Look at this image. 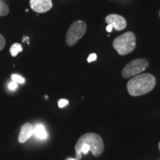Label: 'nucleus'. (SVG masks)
Here are the masks:
<instances>
[{
  "mask_svg": "<svg viewBox=\"0 0 160 160\" xmlns=\"http://www.w3.org/2000/svg\"><path fill=\"white\" fill-rule=\"evenodd\" d=\"M157 79L151 73H142L132 77L127 83V89L132 97H139L154 89Z\"/></svg>",
  "mask_w": 160,
  "mask_h": 160,
  "instance_id": "1",
  "label": "nucleus"
},
{
  "mask_svg": "<svg viewBox=\"0 0 160 160\" xmlns=\"http://www.w3.org/2000/svg\"><path fill=\"white\" fill-rule=\"evenodd\" d=\"M83 144H88L90 146V150L92 152V154L95 157H99L103 153L104 148H105L103 140L99 135L94 133H85L78 139L75 146L77 160L82 158V153L79 151L80 148Z\"/></svg>",
  "mask_w": 160,
  "mask_h": 160,
  "instance_id": "2",
  "label": "nucleus"
},
{
  "mask_svg": "<svg viewBox=\"0 0 160 160\" xmlns=\"http://www.w3.org/2000/svg\"><path fill=\"white\" fill-rule=\"evenodd\" d=\"M137 45V37L131 31L119 36L113 42V47L120 56L129 54L134 51Z\"/></svg>",
  "mask_w": 160,
  "mask_h": 160,
  "instance_id": "3",
  "label": "nucleus"
},
{
  "mask_svg": "<svg viewBox=\"0 0 160 160\" xmlns=\"http://www.w3.org/2000/svg\"><path fill=\"white\" fill-rule=\"evenodd\" d=\"M87 31V25L85 22L77 20L73 22L68 30L66 34V44L70 47H72L82 39L85 34Z\"/></svg>",
  "mask_w": 160,
  "mask_h": 160,
  "instance_id": "4",
  "label": "nucleus"
},
{
  "mask_svg": "<svg viewBox=\"0 0 160 160\" xmlns=\"http://www.w3.org/2000/svg\"><path fill=\"white\" fill-rule=\"evenodd\" d=\"M149 65V62L146 59L139 58L131 60L124 68L122 71V76L125 79L133 77L145 71Z\"/></svg>",
  "mask_w": 160,
  "mask_h": 160,
  "instance_id": "5",
  "label": "nucleus"
},
{
  "mask_svg": "<svg viewBox=\"0 0 160 160\" xmlns=\"http://www.w3.org/2000/svg\"><path fill=\"white\" fill-rule=\"evenodd\" d=\"M108 25H111L116 31H122L127 27V22L125 18L118 14H110L105 18Z\"/></svg>",
  "mask_w": 160,
  "mask_h": 160,
  "instance_id": "6",
  "label": "nucleus"
},
{
  "mask_svg": "<svg viewBox=\"0 0 160 160\" xmlns=\"http://www.w3.org/2000/svg\"><path fill=\"white\" fill-rule=\"evenodd\" d=\"M30 5L33 11L43 13L52 8L53 3L52 0H30Z\"/></svg>",
  "mask_w": 160,
  "mask_h": 160,
  "instance_id": "7",
  "label": "nucleus"
},
{
  "mask_svg": "<svg viewBox=\"0 0 160 160\" xmlns=\"http://www.w3.org/2000/svg\"><path fill=\"white\" fill-rule=\"evenodd\" d=\"M34 127L31 123H25L21 127L18 140L20 143H24L33 134Z\"/></svg>",
  "mask_w": 160,
  "mask_h": 160,
  "instance_id": "8",
  "label": "nucleus"
},
{
  "mask_svg": "<svg viewBox=\"0 0 160 160\" xmlns=\"http://www.w3.org/2000/svg\"><path fill=\"white\" fill-rule=\"evenodd\" d=\"M33 134L40 139H45L48 137L47 132L42 125H38L36 126L33 130Z\"/></svg>",
  "mask_w": 160,
  "mask_h": 160,
  "instance_id": "9",
  "label": "nucleus"
},
{
  "mask_svg": "<svg viewBox=\"0 0 160 160\" xmlns=\"http://www.w3.org/2000/svg\"><path fill=\"white\" fill-rule=\"evenodd\" d=\"M22 51V47L19 43H14L10 48V53L12 57H17L19 52Z\"/></svg>",
  "mask_w": 160,
  "mask_h": 160,
  "instance_id": "10",
  "label": "nucleus"
},
{
  "mask_svg": "<svg viewBox=\"0 0 160 160\" xmlns=\"http://www.w3.org/2000/svg\"><path fill=\"white\" fill-rule=\"evenodd\" d=\"M9 13V8L5 3L0 2V16L5 17Z\"/></svg>",
  "mask_w": 160,
  "mask_h": 160,
  "instance_id": "11",
  "label": "nucleus"
},
{
  "mask_svg": "<svg viewBox=\"0 0 160 160\" xmlns=\"http://www.w3.org/2000/svg\"><path fill=\"white\" fill-rule=\"evenodd\" d=\"M11 79L13 80V82L17 83H19V84H23L25 82V79L21 76L18 75V74H13L11 76Z\"/></svg>",
  "mask_w": 160,
  "mask_h": 160,
  "instance_id": "12",
  "label": "nucleus"
},
{
  "mask_svg": "<svg viewBox=\"0 0 160 160\" xmlns=\"http://www.w3.org/2000/svg\"><path fill=\"white\" fill-rule=\"evenodd\" d=\"M90 151V146L88 144H83L82 145L80 148L79 152L81 153H84V154H87Z\"/></svg>",
  "mask_w": 160,
  "mask_h": 160,
  "instance_id": "13",
  "label": "nucleus"
},
{
  "mask_svg": "<svg viewBox=\"0 0 160 160\" xmlns=\"http://www.w3.org/2000/svg\"><path fill=\"white\" fill-rule=\"evenodd\" d=\"M5 44H6L5 38L2 35L0 34V51H1L2 50L5 48Z\"/></svg>",
  "mask_w": 160,
  "mask_h": 160,
  "instance_id": "14",
  "label": "nucleus"
},
{
  "mask_svg": "<svg viewBox=\"0 0 160 160\" xmlns=\"http://www.w3.org/2000/svg\"><path fill=\"white\" fill-rule=\"evenodd\" d=\"M17 87H18V84L13 81L11 82H10L8 85V88L11 90V91H15V90L17 88Z\"/></svg>",
  "mask_w": 160,
  "mask_h": 160,
  "instance_id": "15",
  "label": "nucleus"
},
{
  "mask_svg": "<svg viewBox=\"0 0 160 160\" xmlns=\"http://www.w3.org/2000/svg\"><path fill=\"white\" fill-rule=\"evenodd\" d=\"M97 59V56L96 53H91V55L89 56L88 58V62H94Z\"/></svg>",
  "mask_w": 160,
  "mask_h": 160,
  "instance_id": "16",
  "label": "nucleus"
},
{
  "mask_svg": "<svg viewBox=\"0 0 160 160\" xmlns=\"http://www.w3.org/2000/svg\"><path fill=\"white\" fill-rule=\"evenodd\" d=\"M68 104V101L66 99H60L58 102V105H59V108H63L65 107V105H67Z\"/></svg>",
  "mask_w": 160,
  "mask_h": 160,
  "instance_id": "17",
  "label": "nucleus"
},
{
  "mask_svg": "<svg viewBox=\"0 0 160 160\" xmlns=\"http://www.w3.org/2000/svg\"><path fill=\"white\" fill-rule=\"evenodd\" d=\"M112 30H113V26L111 25H108L107 28H106V31L108 32H111Z\"/></svg>",
  "mask_w": 160,
  "mask_h": 160,
  "instance_id": "18",
  "label": "nucleus"
},
{
  "mask_svg": "<svg viewBox=\"0 0 160 160\" xmlns=\"http://www.w3.org/2000/svg\"><path fill=\"white\" fill-rule=\"evenodd\" d=\"M68 160H77V159H68Z\"/></svg>",
  "mask_w": 160,
  "mask_h": 160,
  "instance_id": "19",
  "label": "nucleus"
},
{
  "mask_svg": "<svg viewBox=\"0 0 160 160\" xmlns=\"http://www.w3.org/2000/svg\"><path fill=\"white\" fill-rule=\"evenodd\" d=\"M159 151H160V142L159 143Z\"/></svg>",
  "mask_w": 160,
  "mask_h": 160,
  "instance_id": "20",
  "label": "nucleus"
}]
</instances>
